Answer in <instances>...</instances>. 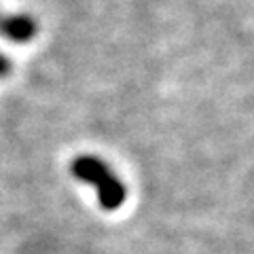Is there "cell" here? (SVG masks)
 Instances as JSON below:
<instances>
[{"label": "cell", "instance_id": "6da1fadb", "mask_svg": "<svg viewBox=\"0 0 254 254\" xmlns=\"http://www.w3.org/2000/svg\"><path fill=\"white\" fill-rule=\"evenodd\" d=\"M70 174L83 185H89L95 190L102 210L115 212L127 199V187L123 178L110 168L104 159L95 155H78L70 163Z\"/></svg>", "mask_w": 254, "mask_h": 254}, {"label": "cell", "instance_id": "7a4b0ae2", "mask_svg": "<svg viewBox=\"0 0 254 254\" xmlns=\"http://www.w3.org/2000/svg\"><path fill=\"white\" fill-rule=\"evenodd\" d=\"M36 21L30 17V15H6V17L0 19V36L6 38L11 43H28L36 36Z\"/></svg>", "mask_w": 254, "mask_h": 254}, {"label": "cell", "instance_id": "3957f363", "mask_svg": "<svg viewBox=\"0 0 254 254\" xmlns=\"http://www.w3.org/2000/svg\"><path fill=\"white\" fill-rule=\"evenodd\" d=\"M9 72H11V60L6 58V55L0 53V78L6 76Z\"/></svg>", "mask_w": 254, "mask_h": 254}]
</instances>
